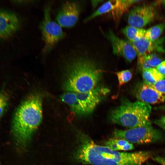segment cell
<instances>
[{
	"label": "cell",
	"mask_w": 165,
	"mask_h": 165,
	"mask_svg": "<svg viewBox=\"0 0 165 165\" xmlns=\"http://www.w3.org/2000/svg\"><path fill=\"white\" fill-rule=\"evenodd\" d=\"M50 11V6H46L40 27L44 44L43 50L46 52L50 51L65 35L62 27L52 19Z\"/></svg>",
	"instance_id": "obj_6"
},
{
	"label": "cell",
	"mask_w": 165,
	"mask_h": 165,
	"mask_svg": "<svg viewBox=\"0 0 165 165\" xmlns=\"http://www.w3.org/2000/svg\"><path fill=\"white\" fill-rule=\"evenodd\" d=\"M134 93L138 101L149 105L165 101V98L159 92L143 82L137 85Z\"/></svg>",
	"instance_id": "obj_12"
},
{
	"label": "cell",
	"mask_w": 165,
	"mask_h": 165,
	"mask_svg": "<svg viewBox=\"0 0 165 165\" xmlns=\"http://www.w3.org/2000/svg\"><path fill=\"white\" fill-rule=\"evenodd\" d=\"M150 86L154 88L165 98V79L160 80Z\"/></svg>",
	"instance_id": "obj_23"
},
{
	"label": "cell",
	"mask_w": 165,
	"mask_h": 165,
	"mask_svg": "<svg viewBox=\"0 0 165 165\" xmlns=\"http://www.w3.org/2000/svg\"><path fill=\"white\" fill-rule=\"evenodd\" d=\"M157 15L156 9L152 5L137 6L129 12L127 22L130 26L142 28L154 21Z\"/></svg>",
	"instance_id": "obj_8"
},
{
	"label": "cell",
	"mask_w": 165,
	"mask_h": 165,
	"mask_svg": "<svg viewBox=\"0 0 165 165\" xmlns=\"http://www.w3.org/2000/svg\"><path fill=\"white\" fill-rule=\"evenodd\" d=\"M165 28V24H158L145 31L144 36L150 41L155 42L161 35Z\"/></svg>",
	"instance_id": "obj_19"
},
{
	"label": "cell",
	"mask_w": 165,
	"mask_h": 165,
	"mask_svg": "<svg viewBox=\"0 0 165 165\" xmlns=\"http://www.w3.org/2000/svg\"><path fill=\"white\" fill-rule=\"evenodd\" d=\"M122 32L128 40L132 42L144 36L145 30L142 28L129 25L123 28Z\"/></svg>",
	"instance_id": "obj_17"
},
{
	"label": "cell",
	"mask_w": 165,
	"mask_h": 165,
	"mask_svg": "<svg viewBox=\"0 0 165 165\" xmlns=\"http://www.w3.org/2000/svg\"><path fill=\"white\" fill-rule=\"evenodd\" d=\"M146 61L151 68H156L163 61V59L156 53H152L146 56Z\"/></svg>",
	"instance_id": "obj_22"
},
{
	"label": "cell",
	"mask_w": 165,
	"mask_h": 165,
	"mask_svg": "<svg viewBox=\"0 0 165 165\" xmlns=\"http://www.w3.org/2000/svg\"><path fill=\"white\" fill-rule=\"evenodd\" d=\"M155 123L165 130V116H162L155 121Z\"/></svg>",
	"instance_id": "obj_24"
},
{
	"label": "cell",
	"mask_w": 165,
	"mask_h": 165,
	"mask_svg": "<svg viewBox=\"0 0 165 165\" xmlns=\"http://www.w3.org/2000/svg\"><path fill=\"white\" fill-rule=\"evenodd\" d=\"M78 142L74 157L78 162L92 165H142L152 156L146 151L121 152L96 144L89 136L77 131Z\"/></svg>",
	"instance_id": "obj_1"
},
{
	"label": "cell",
	"mask_w": 165,
	"mask_h": 165,
	"mask_svg": "<svg viewBox=\"0 0 165 165\" xmlns=\"http://www.w3.org/2000/svg\"><path fill=\"white\" fill-rule=\"evenodd\" d=\"M156 68L160 73L165 76V61H163Z\"/></svg>",
	"instance_id": "obj_25"
},
{
	"label": "cell",
	"mask_w": 165,
	"mask_h": 165,
	"mask_svg": "<svg viewBox=\"0 0 165 165\" xmlns=\"http://www.w3.org/2000/svg\"><path fill=\"white\" fill-rule=\"evenodd\" d=\"M142 1L135 0H120L119 4L118 7L112 11V15L114 18L116 20H118L132 5Z\"/></svg>",
	"instance_id": "obj_18"
},
{
	"label": "cell",
	"mask_w": 165,
	"mask_h": 165,
	"mask_svg": "<svg viewBox=\"0 0 165 165\" xmlns=\"http://www.w3.org/2000/svg\"><path fill=\"white\" fill-rule=\"evenodd\" d=\"M105 36L111 42L114 54L123 57L129 63L135 58L137 52L130 42L119 38L111 30L105 34Z\"/></svg>",
	"instance_id": "obj_9"
},
{
	"label": "cell",
	"mask_w": 165,
	"mask_h": 165,
	"mask_svg": "<svg viewBox=\"0 0 165 165\" xmlns=\"http://www.w3.org/2000/svg\"><path fill=\"white\" fill-rule=\"evenodd\" d=\"M42 119V97L37 94H31L17 108L12 120L11 133L19 149L26 148Z\"/></svg>",
	"instance_id": "obj_2"
},
{
	"label": "cell",
	"mask_w": 165,
	"mask_h": 165,
	"mask_svg": "<svg viewBox=\"0 0 165 165\" xmlns=\"http://www.w3.org/2000/svg\"><path fill=\"white\" fill-rule=\"evenodd\" d=\"M68 77L64 87L68 92L82 93L99 85L102 71L94 60L85 55L72 58L68 67Z\"/></svg>",
	"instance_id": "obj_3"
},
{
	"label": "cell",
	"mask_w": 165,
	"mask_h": 165,
	"mask_svg": "<svg viewBox=\"0 0 165 165\" xmlns=\"http://www.w3.org/2000/svg\"><path fill=\"white\" fill-rule=\"evenodd\" d=\"M116 74L119 86H121L129 81L132 76L131 71L128 69L116 72Z\"/></svg>",
	"instance_id": "obj_20"
},
{
	"label": "cell",
	"mask_w": 165,
	"mask_h": 165,
	"mask_svg": "<svg viewBox=\"0 0 165 165\" xmlns=\"http://www.w3.org/2000/svg\"><path fill=\"white\" fill-rule=\"evenodd\" d=\"M9 100L10 97L8 93L4 91L0 92V118L6 112Z\"/></svg>",
	"instance_id": "obj_21"
},
{
	"label": "cell",
	"mask_w": 165,
	"mask_h": 165,
	"mask_svg": "<svg viewBox=\"0 0 165 165\" xmlns=\"http://www.w3.org/2000/svg\"><path fill=\"white\" fill-rule=\"evenodd\" d=\"M151 111L149 104L125 100L111 111L109 117L113 123L132 129L151 124L149 118Z\"/></svg>",
	"instance_id": "obj_4"
},
{
	"label": "cell",
	"mask_w": 165,
	"mask_h": 165,
	"mask_svg": "<svg viewBox=\"0 0 165 165\" xmlns=\"http://www.w3.org/2000/svg\"><path fill=\"white\" fill-rule=\"evenodd\" d=\"M157 2H156V3L157 4H163L165 7V0H159L157 1Z\"/></svg>",
	"instance_id": "obj_27"
},
{
	"label": "cell",
	"mask_w": 165,
	"mask_h": 165,
	"mask_svg": "<svg viewBox=\"0 0 165 165\" xmlns=\"http://www.w3.org/2000/svg\"><path fill=\"white\" fill-rule=\"evenodd\" d=\"M112 135L113 138L124 139L132 144H141L156 142L162 137L151 124L126 130L115 129Z\"/></svg>",
	"instance_id": "obj_5"
},
{
	"label": "cell",
	"mask_w": 165,
	"mask_h": 165,
	"mask_svg": "<svg viewBox=\"0 0 165 165\" xmlns=\"http://www.w3.org/2000/svg\"><path fill=\"white\" fill-rule=\"evenodd\" d=\"M142 72L143 82L149 85L165 78V76L160 73L155 68L147 69Z\"/></svg>",
	"instance_id": "obj_16"
},
{
	"label": "cell",
	"mask_w": 165,
	"mask_h": 165,
	"mask_svg": "<svg viewBox=\"0 0 165 165\" xmlns=\"http://www.w3.org/2000/svg\"><path fill=\"white\" fill-rule=\"evenodd\" d=\"M152 42L144 36L131 42L135 48L138 57L147 55L157 50L156 42Z\"/></svg>",
	"instance_id": "obj_13"
},
{
	"label": "cell",
	"mask_w": 165,
	"mask_h": 165,
	"mask_svg": "<svg viewBox=\"0 0 165 165\" xmlns=\"http://www.w3.org/2000/svg\"><path fill=\"white\" fill-rule=\"evenodd\" d=\"M60 98L69 106L71 110L75 114L80 116H85L84 111L77 99L76 93L67 91L62 94Z\"/></svg>",
	"instance_id": "obj_14"
},
{
	"label": "cell",
	"mask_w": 165,
	"mask_h": 165,
	"mask_svg": "<svg viewBox=\"0 0 165 165\" xmlns=\"http://www.w3.org/2000/svg\"></svg>",
	"instance_id": "obj_28"
},
{
	"label": "cell",
	"mask_w": 165,
	"mask_h": 165,
	"mask_svg": "<svg viewBox=\"0 0 165 165\" xmlns=\"http://www.w3.org/2000/svg\"><path fill=\"white\" fill-rule=\"evenodd\" d=\"M20 27V20L15 13L0 10V40L11 37L18 30Z\"/></svg>",
	"instance_id": "obj_11"
},
{
	"label": "cell",
	"mask_w": 165,
	"mask_h": 165,
	"mask_svg": "<svg viewBox=\"0 0 165 165\" xmlns=\"http://www.w3.org/2000/svg\"><path fill=\"white\" fill-rule=\"evenodd\" d=\"M108 88L98 85L88 91L76 93V96L85 113V116L91 114L94 110L109 93Z\"/></svg>",
	"instance_id": "obj_7"
},
{
	"label": "cell",
	"mask_w": 165,
	"mask_h": 165,
	"mask_svg": "<svg viewBox=\"0 0 165 165\" xmlns=\"http://www.w3.org/2000/svg\"><path fill=\"white\" fill-rule=\"evenodd\" d=\"M102 1L97 0V1H92L91 3L92 6L93 7H95L97 5L101 2Z\"/></svg>",
	"instance_id": "obj_26"
},
{
	"label": "cell",
	"mask_w": 165,
	"mask_h": 165,
	"mask_svg": "<svg viewBox=\"0 0 165 165\" xmlns=\"http://www.w3.org/2000/svg\"><path fill=\"white\" fill-rule=\"evenodd\" d=\"M80 8L77 3L67 2L63 4L58 13L57 22L62 27H72L77 23Z\"/></svg>",
	"instance_id": "obj_10"
},
{
	"label": "cell",
	"mask_w": 165,
	"mask_h": 165,
	"mask_svg": "<svg viewBox=\"0 0 165 165\" xmlns=\"http://www.w3.org/2000/svg\"><path fill=\"white\" fill-rule=\"evenodd\" d=\"M120 2V0H111L105 2L86 17L85 19V21H88L101 15L112 11L118 7Z\"/></svg>",
	"instance_id": "obj_15"
}]
</instances>
